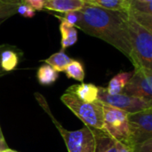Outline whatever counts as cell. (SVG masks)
<instances>
[{
    "label": "cell",
    "mask_w": 152,
    "mask_h": 152,
    "mask_svg": "<svg viewBox=\"0 0 152 152\" xmlns=\"http://www.w3.org/2000/svg\"><path fill=\"white\" fill-rule=\"evenodd\" d=\"M79 12L80 20L76 28L110 44L129 59L131 48L126 12L107 10L86 3Z\"/></svg>",
    "instance_id": "6da1fadb"
},
{
    "label": "cell",
    "mask_w": 152,
    "mask_h": 152,
    "mask_svg": "<svg viewBox=\"0 0 152 152\" xmlns=\"http://www.w3.org/2000/svg\"><path fill=\"white\" fill-rule=\"evenodd\" d=\"M130 38V57L134 69H152V31L138 24L127 15Z\"/></svg>",
    "instance_id": "7a4b0ae2"
},
{
    "label": "cell",
    "mask_w": 152,
    "mask_h": 152,
    "mask_svg": "<svg viewBox=\"0 0 152 152\" xmlns=\"http://www.w3.org/2000/svg\"><path fill=\"white\" fill-rule=\"evenodd\" d=\"M36 98L42 108L48 113L51 119L54 123L55 126L59 130L65 142L67 150L69 152H95L96 150V135L94 129L88 126H84L83 128L77 131H68L66 130L53 117L51 113L50 109L42 97L41 94H36Z\"/></svg>",
    "instance_id": "3957f363"
},
{
    "label": "cell",
    "mask_w": 152,
    "mask_h": 152,
    "mask_svg": "<svg viewBox=\"0 0 152 152\" xmlns=\"http://www.w3.org/2000/svg\"><path fill=\"white\" fill-rule=\"evenodd\" d=\"M61 101L86 126L96 130H103V105L99 101L94 102H83L74 94L68 91L61 95Z\"/></svg>",
    "instance_id": "277c9868"
},
{
    "label": "cell",
    "mask_w": 152,
    "mask_h": 152,
    "mask_svg": "<svg viewBox=\"0 0 152 152\" xmlns=\"http://www.w3.org/2000/svg\"><path fill=\"white\" fill-rule=\"evenodd\" d=\"M103 105V130L116 142L123 143L132 149L127 113Z\"/></svg>",
    "instance_id": "5b68a950"
},
{
    "label": "cell",
    "mask_w": 152,
    "mask_h": 152,
    "mask_svg": "<svg viewBox=\"0 0 152 152\" xmlns=\"http://www.w3.org/2000/svg\"><path fill=\"white\" fill-rule=\"evenodd\" d=\"M97 101L102 104L121 110L126 113H134L152 108V101L130 96L122 93L111 95L107 93L105 87L99 86Z\"/></svg>",
    "instance_id": "8992f818"
},
{
    "label": "cell",
    "mask_w": 152,
    "mask_h": 152,
    "mask_svg": "<svg viewBox=\"0 0 152 152\" xmlns=\"http://www.w3.org/2000/svg\"><path fill=\"white\" fill-rule=\"evenodd\" d=\"M127 118L132 150L134 144L152 139V108L127 113Z\"/></svg>",
    "instance_id": "52a82bcc"
},
{
    "label": "cell",
    "mask_w": 152,
    "mask_h": 152,
    "mask_svg": "<svg viewBox=\"0 0 152 152\" xmlns=\"http://www.w3.org/2000/svg\"><path fill=\"white\" fill-rule=\"evenodd\" d=\"M122 94L152 101V69H134Z\"/></svg>",
    "instance_id": "ba28073f"
},
{
    "label": "cell",
    "mask_w": 152,
    "mask_h": 152,
    "mask_svg": "<svg viewBox=\"0 0 152 152\" xmlns=\"http://www.w3.org/2000/svg\"><path fill=\"white\" fill-rule=\"evenodd\" d=\"M85 5L83 0H45L44 8L60 13L79 11Z\"/></svg>",
    "instance_id": "9c48e42d"
},
{
    "label": "cell",
    "mask_w": 152,
    "mask_h": 152,
    "mask_svg": "<svg viewBox=\"0 0 152 152\" xmlns=\"http://www.w3.org/2000/svg\"><path fill=\"white\" fill-rule=\"evenodd\" d=\"M66 91L74 94L78 99L86 102H94L97 101L98 86L93 84L81 83L69 87Z\"/></svg>",
    "instance_id": "30bf717a"
},
{
    "label": "cell",
    "mask_w": 152,
    "mask_h": 152,
    "mask_svg": "<svg viewBox=\"0 0 152 152\" xmlns=\"http://www.w3.org/2000/svg\"><path fill=\"white\" fill-rule=\"evenodd\" d=\"M60 20V31L61 34V51H64L68 47L75 45L77 41V31L76 28L66 21L64 19L58 15H55Z\"/></svg>",
    "instance_id": "8fae6325"
},
{
    "label": "cell",
    "mask_w": 152,
    "mask_h": 152,
    "mask_svg": "<svg viewBox=\"0 0 152 152\" xmlns=\"http://www.w3.org/2000/svg\"><path fill=\"white\" fill-rule=\"evenodd\" d=\"M86 4L95 5L103 9L127 12L131 7L132 0H83Z\"/></svg>",
    "instance_id": "7c38bea8"
},
{
    "label": "cell",
    "mask_w": 152,
    "mask_h": 152,
    "mask_svg": "<svg viewBox=\"0 0 152 152\" xmlns=\"http://www.w3.org/2000/svg\"><path fill=\"white\" fill-rule=\"evenodd\" d=\"M96 135L95 152H118L117 143L104 130L94 129Z\"/></svg>",
    "instance_id": "4fadbf2b"
},
{
    "label": "cell",
    "mask_w": 152,
    "mask_h": 152,
    "mask_svg": "<svg viewBox=\"0 0 152 152\" xmlns=\"http://www.w3.org/2000/svg\"><path fill=\"white\" fill-rule=\"evenodd\" d=\"M4 45L0 51V68L3 71L8 72L13 70L19 62V55L15 50L4 49Z\"/></svg>",
    "instance_id": "5bb4252c"
},
{
    "label": "cell",
    "mask_w": 152,
    "mask_h": 152,
    "mask_svg": "<svg viewBox=\"0 0 152 152\" xmlns=\"http://www.w3.org/2000/svg\"><path fill=\"white\" fill-rule=\"evenodd\" d=\"M132 72H120L118 75H116L109 83L108 87L106 88L107 93L109 94L114 95L121 94L124 87L127 84L128 80L132 77Z\"/></svg>",
    "instance_id": "9a60e30c"
},
{
    "label": "cell",
    "mask_w": 152,
    "mask_h": 152,
    "mask_svg": "<svg viewBox=\"0 0 152 152\" xmlns=\"http://www.w3.org/2000/svg\"><path fill=\"white\" fill-rule=\"evenodd\" d=\"M46 64L50 65L57 72H63L66 67L72 61V59L69 57L64 51L58 52L52 54L49 58L44 61Z\"/></svg>",
    "instance_id": "2e32d148"
},
{
    "label": "cell",
    "mask_w": 152,
    "mask_h": 152,
    "mask_svg": "<svg viewBox=\"0 0 152 152\" xmlns=\"http://www.w3.org/2000/svg\"><path fill=\"white\" fill-rule=\"evenodd\" d=\"M37 80L43 86H49L54 83L58 78V72L50 65H42L37 70Z\"/></svg>",
    "instance_id": "e0dca14e"
},
{
    "label": "cell",
    "mask_w": 152,
    "mask_h": 152,
    "mask_svg": "<svg viewBox=\"0 0 152 152\" xmlns=\"http://www.w3.org/2000/svg\"><path fill=\"white\" fill-rule=\"evenodd\" d=\"M126 13L131 19H133L138 24L144 27L148 30L152 31V14H149V13L135 10L131 7Z\"/></svg>",
    "instance_id": "ac0fdd59"
},
{
    "label": "cell",
    "mask_w": 152,
    "mask_h": 152,
    "mask_svg": "<svg viewBox=\"0 0 152 152\" xmlns=\"http://www.w3.org/2000/svg\"><path fill=\"white\" fill-rule=\"evenodd\" d=\"M67 75L68 77L73 78L75 80L80 81L81 83L85 79V70L82 63L78 61H72L66 67L64 71Z\"/></svg>",
    "instance_id": "d6986e66"
},
{
    "label": "cell",
    "mask_w": 152,
    "mask_h": 152,
    "mask_svg": "<svg viewBox=\"0 0 152 152\" xmlns=\"http://www.w3.org/2000/svg\"><path fill=\"white\" fill-rule=\"evenodd\" d=\"M58 16L64 19L66 21H68L69 24L73 25L75 28L77 27V23L80 20V12H79V11H72V12H63V13H61Z\"/></svg>",
    "instance_id": "ffe728a7"
},
{
    "label": "cell",
    "mask_w": 152,
    "mask_h": 152,
    "mask_svg": "<svg viewBox=\"0 0 152 152\" xmlns=\"http://www.w3.org/2000/svg\"><path fill=\"white\" fill-rule=\"evenodd\" d=\"M16 12H18V13H20V15L26 17V18H32L35 15V10L30 7L29 5H28L25 3H21L18 5Z\"/></svg>",
    "instance_id": "44dd1931"
},
{
    "label": "cell",
    "mask_w": 152,
    "mask_h": 152,
    "mask_svg": "<svg viewBox=\"0 0 152 152\" xmlns=\"http://www.w3.org/2000/svg\"><path fill=\"white\" fill-rule=\"evenodd\" d=\"M133 152H152V139L134 144Z\"/></svg>",
    "instance_id": "7402d4cb"
},
{
    "label": "cell",
    "mask_w": 152,
    "mask_h": 152,
    "mask_svg": "<svg viewBox=\"0 0 152 152\" xmlns=\"http://www.w3.org/2000/svg\"><path fill=\"white\" fill-rule=\"evenodd\" d=\"M23 3L32 7L35 11H41L44 9L45 0H23Z\"/></svg>",
    "instance_id": "603a6c76"
},
{
    "label": "cell",
    "mask_w": 152,
    "mask_h": 152,
    "mask_svg": "<svg viewBox=\"0 0 152 152\" xmlns=\"http://www.w3.org/2000/svg\"><path fill=\"white\" fill-rule=\"evenodd\" d=\"M14 13H15L14 12H12L11 9H9L8 7H6L5 5H4L0 2V20L8 18V17H10L11 15H12Z\"/></svg>",
    "instance_id": "cb8c5ba5"
},
{
    "label": "cell",
    "mask_w": 152,
    "mask_h": 152,
    "mask_svg": "<svg viewBox=\"0 0 152 152\" xmlns=\"http://www.w3.org/2000/svg\"><path fill=\"white\" fill-rule=\"evenodd\" d=\"M0 2L5 5L6 7H8L9 9H11L12 12H16V10H17V7H18V3L16 0H0Z\"/></svg>",
    "instance_id": "d4e9b609"
},
{
    "label": "cell",
    "mask_w": 152,
    "mask_h": 152,
    "mask_svg": "<svg viewBox=\"0 0 152 152\" xmlns=\"http://www.w3.org/2000/svg\"><path fill=\"white\" fill-rule=\"evenodd\" d=\"M116 143H117L118 152H133V150L130 147H128V146H126V145H125L123 143L118 142H116Z\"/></svg>",
    "instance_id": "484cf974"
},
{
    "label": "cell",
    "mask_w": 152,
    "mask_h": 152,
    "mask_svg": "<svg viewBox=\"0 0 152 152\" xmlns=\"http://www.w3.org/2000/svg\"><path fill=\"white\" fill-rule=\"evenodd\" d=\"M9 149L6 142H5V140H4V134L2 133V130H1V127H0V152H3L4 151Z\"/></svg>",
    "instance_id": "4316f807"
},
{
    "label": "cell",
    "mask_w": 152,
    "mask_h": 152,
    "mask_svg": "<svg viewBox=\"0 0 152 152\" xmlns=\"http://www.w3.org/2000/svg\"><path fill=\"white\" fill-rule=\"evenodd\" d=\"M139 2H142V3H146V4H149V3H152V0H137Z\"/></svg>",
    "instance_id": "83f0119b"
},
{
    "label": "cell",
    "mask_w": 152,
    "mask_h": 152,
    "mask_svg": "<svg viewBox=\"0 0 152 152\" xmlns=\"http://www.w3.org/2000/svg\"><path fill=\"white\" fill-rule=\"evenodd\" d=\"M3 152H17V151H12V150H10V149H7V150H5V151H4Z\"/></svg>",
    "instance_id": "f1b7e54d"
},
{
    "label": "cell",
    "mask_w": 152,
    "mask_h": 152,
    "mask_svg": "<svg viewBox=\"0 0 152 152\" xmlns=\"http://www.w3.org/2000/svg\"><path fill=\"white\" fill-rule=\"evenodd\" d=\"M4 74V71H3V70L0 69V77H1V76H3Z\"/></svg>",
    "instance_id": "f546056e"
},
{
    "label": "cell",
    "mask_w": 152,
    "mask_h": 152,
    "mask_svg": "<svg viewBox=\"0 0 152 152\" xmlns=\"http://www.w3.org/2000/svg\"><path fill=\"white\" fill-rule=\"evenodd\" d=\"M3 46H4V45H1V46H0V51H1V49L3 48ZM0 69H1V68H0Z\"/></svg>",
    "instance_id": "4dcf8cb0"
}]
</instances>
